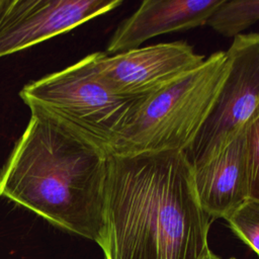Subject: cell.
<instances>
[{"instance_id":"cell-2","label":"cell","mask_w":259,"mask_h":259,"mask_svg":"<svg viewBox=\"0 0 259 259\" xmlns=\"http://www.w3.org/2000/svg\"><path fill=\"white\" fill-rule=\"evenodd\" d=\"M107 158L61 125L31 114L0 170V196L101 248Z\"/></svg>"},{"instance_id":"cell-4","label":"cell","mask_w":259,"mask_h":259,"mask_svg":"<svg viewBox=\"0 0 259 259\" xmlns=\"http://www.w3.org/2000/svg\"><path fill=\"white\" fill-rule=\"evenodd\" d=\"M90 54L64 70L26 84L20 98L45 117L111 156L117 137L139 99L112 92L94 70Z\"/></svg>"},{"instance_id":"cell-6","label":"cell","mask_w":259,"mask_h":259,"mask_svg":"<svg viewBox=\"0 0 259 259\" xmlns=\"http://www.w3.org/2000/svg\"><path fill=\"white\" fill-rule=\"evenodd\" d=\"M94 70L115 94L146 97L198 67L204 60L186 41H172L138 48L115 55L97 52Z\"/></svg>"},{"instance_id":"cell-1","label":"cell","mask_w":259,"mask_h":259,"mask_svg":"<svg viewBox=\"0 0 259 259\" xmlns=\"http://www.w3.org/2000/svg\"><path fill=\"white\" fill-rule=\"evenodd\" d=\"M105 259H201L212 220L185 151L107 158Z\"/></svg>"},{"instance_id":"cell-5","label":"cell","mask_w":259,"mask_h":259,"mask_svg":"<svg viewBox=\"0 0 259 259\" xmlns=\"http://www.w3.org/2000/svg\"><path fill=\"white\" fill-rule=\"evenodd\" d=\"M229 73L210 113L185 151L192 167L218 156L240 135L259 105V33L234 37Z\"/></svg>"},{"instance_id":"cell-3","label":"cell","mask_w":259,"mask_h":259,"mask_svg":"<svg viewBox=\"0 0 259 259\" xmlns=\"http://www.w3.org/2000/svg\"><path fill=\"white\" fill-rule=\"evenodd\" d=\"M229 68L226 52L212 53L195 69L141 98L112 155L187 151L212 109Z\"/></svg>"},{"instance_id":"cell-11","label":"cell","mask_w":259,"mask_h":259,"mask_svg":"<svg viewBox=\"0 0 259 259\" xmlns=\"http://www.w3.org/2000/svg\"><path fill=\"white\" fill-rule=\"evenodd\" d=\"M225 221L232 232L259 258V201L247 199Z\"/></svg>"},{"instance_id":"cell-9","label":"cell","mask_w":259,"mask_h":259,"mask_svg":"<svg viewBox=\"0 0 259 259\" xmlns=\"http://www.w3.org/2000/svg\"><path fill=\"white\" fill-rule=\"evenodd\" d=\"M193 176L199 203L212 221L243 204L248 199L244 131L218 156L193 167Z\"/></svg>"},{"instance_id":"cell-10","label":"cell","mask_w":259,"mask_h":259,"mask_svg":"<svg viewBox=\"0 0 259 259\" xmlns=\"http://www.w3.org/2000/svg\"><path fill=\"white\" fill-rule=\"evenodd\" d=\"M259 22V0H226L206 22L218 33L235 37Z\"/></svg>"},{"instance_id":"cell-12","label":"cell","mask_w":259,"mask_h":259,"mask_svg":"<svg viewBox=\"0 0 259 259\" xmlns=\"http://www.w3.org/2000/svg\"><path fill=\"white\" fill-rule=\"evenodd\" d=\"M248 199L259 201V105L244 130Z\"/></svg>"},{"instance_id":"cell-8","label":"cell","mask_w":259,"mask_h":259,"mask_svg":"<svg viewBox=\"0 0 259 259\" xmlns=\"http://www.w3.org/2000/svg\"><path fill=\"white\" fill-rule=\"evenodd\" d=\"M226 0H145L119 23L106 47L107 55L141 48L148 39L206 24Z\"/></svg>"},{"instance_id":"cell-7","label":"cell","mask_w":259,"mask_h":259,"mask_svg":"<svg viewBox=\"0 0 259 259\" xmlns=\"http://www.w3.org/2000/svg\"><path fill=\"white\" fill-rule=\"evenodd\" d=\"M121 0H0V58L117 8Z\"/></svg>"},{"instance_id":"cell-13","label":"cell","mask_w":259,"mask_h":259,"mask_svg":"<svg viewBox=\"0 0 259 259\" xmlns=\"http://www.w3.org/2000/svg\"><path fill=\"white\" fill-rule=\"evenodd\" d=\"M201 259H222V258L219 257L218 255H215L210 249H208ZM230 259H235V258H230Z\"/></svg>"}]
</instances>
